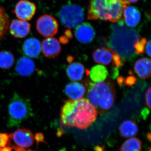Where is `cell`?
Returning a JSON list of instances; mask_svg holds the SVG:
<instances>
[{
    "label": "cell",
    "instance_id": "obj_1",
    "mask_svg": "<svg viewBox=\"0 0 151 151\" xmlns=\"http://www.w3.org/2000/svg\"><path fill=\"white\" fill-rule=\"evenodd\" d=\"M116 23L112 27L110 46L122 58L132 57L136 53L135 43L140 39L139 34L126 25L123 19Z\"/></svg>",
    "mask_w": 151,
    "mask_h": 151
},
{
    "label": "cell",
    "instance_id": "obj_2",
    "mask_svg": "<svg viewBox=\"0 0 151 151\" xmlns=\"http://www.w3.org/2000/svg\"><path fill=\"white\" fill-rule=\"evenodd\" d=\"M129 4L127 0H89L87 18L116 23L123 19L124 9Z\"/></svg>",
    "mask_w": 151,
    "mask_h": 151
},
{
    "label": "cell",
    "instance_id": "obj_3",
    "mask_svg": "<svg viewBox=\"0 0 151 151\" xmlns=\"http://www.w3.org/2000/svg\"><path fill=\"white\" fill-rule=\"evenodd\" d=\"M116 98L113 84L108 81L91 83L87 100L100 113H104L113 106Z\"/></svg>",
    "mask_w": 151,
    "mask_h": 151
},
{
    "label": "cell",
    "instance_id": "obj_4",
    "mask_svg": "<svg viewBox=\"0 0 151 151\" xmlns=\"http://www.w3.org/2000/svg\"><path fill=\"white\" fill-rule=\"evenodd\" d=\"M9 128L19 127L22 123L33 115L30 101L17 93H14L8 106Z\"/></svg>",
    "mask_w": 151,
    "mask_h": 151
},
{
    "label": "cell",
    "instance_id": "obj_5",
    "mask_svg": "<svg viewBox=\"0 0 151 151\" xmlns=\"http://www.w3.org/2000/svg\"><path fill=\"white\" fill-rule=\"evenodd\" d=\"M97 110L87 99L82 98L74 102V127L85 129L96 120Z\"/></svg>",
    "mask_w": 151,
    "mask_h": 151
},
{
    "label": "cell",
    "instance_id": "obj_6",
    "mask_svg": "<svg viewBox=\"0 0 151 151\" xmlns=\"http://www.w3.org/2000/svg\"><path fill=\"white\" fill-rule=\"evenodd\" d=\"M83 9L78 5L68 4L60 10L59 18L65 27L73 28L81 24L84 19Z\"/></svg>",
    "mask_w": 151,
    "mask_h": 151
},
{
    "label": "cell",
    "instance_id": "obj_7",
    "mask_svg": "<svg viewBox=\"0 0 151 151\" xmlns=\"http://www.w3.org/2000/svg\"><path fill=\"white\" fill-rule=\"evenodd\" d=\"M36 27L40 34L47 38L52 37L57 33L59 24L56 19L53 17L44 14L38 19Z\"/></svg>",
    "mask_w": 151,
    "mask_h": 151
},
{
    "label": "cell",
    "instance_id": "obj_8",
    "mask_svg": "<svg viewBox=\"0 0 151 151\" xmlns=\"http://www.w3.org/2000/svg\"><path fill=\"white\" fill-rule=\"evenodd\" d=\"M36 9L34 3L28 0H20L17 3L13 13L19 19L27 21L32 18Z\"/></svg>",
    "mask_w": 151,
    "mask_h": 151
},
{
    "label": "cell",
    "instance_id": "obj_9",
    "mask_svg": "<svg viewBox=\"0 0 151 151\" xmlns=\"http://www.w3.org/2000/svg\"><path fill=\"white\" fill-rule=\"evenodd\" d=\"M10 139L12 140L16 146L27 148L31 147L34 142V137L32 132L26 129H19L9 134Z\"/></svg>",
    "mask_w": 151,
    "mask_h": 151
},
{
    "label": "cell",
    "instance_id": "obj_10",
    "mask_svg": "<svg viewBox=\"0 0 151 151\" xmlns=\"http://www.w3.org/2000/svg\"><path fill=\"white\" fill-rule=\"evenodd\" d=\"M41 50L45 57L53 58L59 55L61 48L59 41L55 38H46L42 42Z\"/></svg>",
    "mask_w": 151,
    "mask_h": 151
},
{
    "label": "cell",
    "instance_id": "obj_11",
    "mask_svg": "<svg viewBox=\"0 0 151 151\" xmlns=\"http://www.w3.org/2000/svg\"><path fill=\"white\" fill-rule=\"evenodd\" d=\"M76 37L82 43H90L95 37V32L89 23L85 22L79 24L75 30Z\"/></svg>",
    "mask_w": 151,
    "mask_h": 151
},
{
    "label": "cell",
    "instance_id": "obj_12",
    "mask_svg": "<svg viewBox=\"0 0 151 151\" xmlns=\"http://www.w3.org/2000/svg\"><path fill=\"white\" fill-rule=\"evenodd\" d=\"M31 25L29 23L22 20H13L9 26L11 34L17 38H23L29 34Z\"/></svg>",
    "mask_w": 151,
    "mask_h": 151
},
{
    "label": "cell",
    "instance_id": "obj_13",
    "mask_svg": "<svg viewBox=\"0 0 151 151\" xmlns=\"http://www.w3.org/2000/svg\"><path fill=\"white\" fill-rule=\"evenodd\" d=\"M75 101L69 100L65 101L60 111V121L63 127L66 128L74 127V114Z\"/></svg>",
    "mask_w": 151,
    "mask_h": 151
},
{
    "label": "cell",
    "instance_id": "obj_14",
    "mask_svg": "<svg viewBox=\"0 0 151 151\" xmlns=\"http://www.w3.org/2000/svg\"><path fill=\"white\" fill-rule=\"evenodd\" d=\"M141 18V13L137 8L128 6L124 9L123 20L125 24L129 27H136L139 24Z\"/></svg>",
    "mask_w": 151,
    "mask_h": 151
},
{
    "label": "cell",
    "instance_id": "obj_15",
    "mask_svg": "<svg viewBox=\"0 0 151 151\" xmlns=\"http://www.w3.org/2000/svg\"><path fill=\"white\" fill-rule=\"evenodd\" d=\"M86 92L84 85L78 82L69 83L65 87V94L70 100L76 101L82 99Z\"/></svg>",
    "mask_w": 151,
    "mask_h": 151
},
{
    "label": "cell",
    "instance_id": "obj_16",
    "mask_svg": "<svg viewBox=\"0 0 151 151\" xmlns=\"http://www.w3.org/2000/svg\"><path fill=\"white\" fill-rule=\"evenodd\" d=\"M23 50L27 56L36 58L40 54L41 44L37 39L30 38L25 41L23 45Z\"/></svg>",
    "mask_w": 151,
    "mask_h": 151
},
{
    "label": "cell",
    "instance_id": "obj_17",
    "mask_svg": "<svg viewBox=\"0 0 151 151\" xmlns=\"http://www.w3.org/2000/svg\"><path fill=\"white\" fill-rule=\"evenodd\" d=\"M35 65L31 60L25 57L19 58L16 66V70L19 75L27 76L31 75L35 70Z\"/></svg>",
    "mask_w": 151,
    "mask_h": 151
},
{
    "label": "cell",
    "instance_id": "obj_18",
    "mask_svg": "<svg viewBox=\"0 0 151 151\" xmlns=\"http://www.w3.org/2000/svg\"><path fill=\"white\" fill-rule=\"evenodd\" d=\"M114 52L107 47L97 49L93 52V58L94 61L99 64L108 65L112 61Z\"/></svg>",
    "mask_w": 151,
    "mask_h": 151
},
{
    "label": "cell",
    "instance_id": "obj_19",
    "mask_svg": "<svg viewBox=\"0 0 151 151\" xmlns=\"http://www.w3.org/2000/svg\"><path fill=\"white\" fill-rule=\"evenodd\" d=\"M150 60L143 58L138 60L134 65V70L140 78L143 79L149 78L151 76Z\"/></svg>",
    "mask_w": 151,
    "mask_h": 151
},
{
    "label": "cell",
    "instance_id": "obj_20",
    "mask_svg": "<svg viewBox=\"0 0 151 151\" xmlns=\"http://www.w3.org/2000/svg\"><path fill=\"white\" fill-rule=\"evenodd\" d=\"M139 131L137 124L135 121L131 120L124 121L119 127L120 134L122 137H133Z\"/></svg>",
    "mask_w": 151,
    "mask_h": 151
},
{
    "label": "cell",
    "instance_id": "obj_21",
    "mask_svg": "<svg viewBox=\"0 0 151 151\" xmlns=\"http://www.w3.org/2000/svg\"><path fill=\"white\" fill-rule=\"evenodd\" d=\"M85 71L84 65L79 63L75 62L68 65L66 69L68 77L73 81H78L82 79Z\"/></svg>",
    "mask_w": 151,
    "mask_h": 151
},
{
    "label": "cell",
    "instance_id": "obj_22",
    "mask_svg": "<svg viewBox=\"0 0 151 151\" xmlns=\"http://www.w3.org/2000/svg\"><path fill=\"white\" fill-rule=\"evenodd\" d=\"M108 74V70L105 66L101 65H95L91 68L89 76L94 82H102L105 81Z\"/></svg>",
    "mask_w": 151,
    "mask_h": 151
},
{
    "label": "cell",
    "instance_id": "obj_23",
    "mask_svg": "<svg viewBox=\"0 0 151 151\" xmlns=\"http://www.w3.org/2000/svg\"><path fill=\"white\" fill-rule=\"evenodd\" d=\"M142 142L136 137L130 138L123 143L120 148V151H142Z\"/></svg>",
    "mask_w": 151,
    "mask_h": 151
},
{
    "label": "cell",
    "instance_id": "obj_24",
    "mask_svg": "<svg viewBox=\"0 0 151 151\" xmlns=\"http://www.w3.org/2000/svg\"><path fill=\"white\" fill-rule=\"evenodd\" d=\"M9 19L4 9L0 6V41L3 39L9 29Z\"/></svg>",
    "mask_w": 151,
    "mask_h": 151
},
{
    "label": "cell",
    "instance_id": "obj_25",
    "mask_svg": "<svg viewBox=\"0 0 151 151\" xmlns=\"http://www.w3.org/2000/svg\"><path fill=\"white\" fill-rule=\"evenodd\" d=\"M14 58L11 52H0V67L4 69H8L13 65Z\"/></svg>",
    "mask_w": 151,
    "mask_h": 151
},
{
    "label": "cell",
    "instance_id": "obj_26",
    "mask_svg": "<svg viewBox=\"0 0 151 151\" xmlns=\"http://www.w3.org/2000/svg\"><path fill=\"white\" fill-rule=\"evenodd\" d=\"M147 42L145 38H142L135 43L134 48L136 54L145 53V47Z\"/></svg>",
    "mask_w": 151,
    "mask_h": 151
},
{
    "label": "cell",
    "instance_id": "obj_27",
    "mask_svg": "<svg viewBox=\"0 0 151 151\" xmlns=\"http://www.w3.org/2000/svg\"><path fill=\"white\" fill-rule=\"evenodd\" d=\"M9 134L7 133H0V149L9 145Z\"/></svg>",
    "mask_w": 151,
    "mask_h": 151
},
{
    "label": "cell",
    "instance_id": "obj_28",
    "mask_svg": "<svg viewBox=\"0 0 151 151\" xmlns=\"http://www.w3.org/2000/svg\"><path fill=\"white\" fill-rule=\"evenodd\" d=\"M112 61H113V66L114 67L119 68V67H121L123 64L121 57L115 52L113 53Z\"/></svg>",
    "mask_w": 151,
    "mask_h": 151
},
{
    "label": "cell",
    "instance_id": "obj_29",
    "mask_svg": "<svg viewBox=\"0 0 151 151\" xmlns=\"http://www.w3.org/2000/svg\"><path fill=\"white\" fill-rule=\"evenodd\" d=\"M136 81L137 79L136 78L133 76H130L127 77L126 79H125L124 84L128 86H132L136 83Z\"/></svg>",
    "mask_w": 151,
    "mask_h": 151
},
{
    "label": "cell",
    "instance_id": "obj_30",
    "mask_svg": "<svg viewBox=\"0 0 151 151\" xmlns=\"http://www.w3.org/2000/svg\"><path fill=\"white\" fill-rule=\"evenodd\" d=\"M151 87H149L146 93V105L147 108L150 110L151 108Z\"/></svg>",
    "mask_w": 151,
    "mask_h": 151
},
{
    "label": "cell",
    "instance_id": "obj_31",
    "mask_svg": "<svg viewBox=\"0 0 151 151\" xmlns=\"http://www.w3.org/2000/svg\"><path fill=\"white\" fill-rule=\"evenodd\" d=\"M35 139L38 143L39 142H44V137L43 135L41 133H38L35 135Z\"/></svg>",
    "mask_w": 151,
    "mask_h": 151
},
{
    "label": "cell",
    "instance_id": "obj_32",
    "mask_svg": "<svg viewBox=\"0 0 151 151\" xmlns=\"http://www.w3.org/2000/svg\"><path fill=\"white\" fill-rule=\"evenodd\" d=\"M151 40H150L146 45V51L147 54L150 57H151Z\"/></svg>",
    "mask_w": 151,
    "mask_h": 151
},
{
    "label": "cell",
    "instance_id": "obj_33",
    "mask_svg": "<svg viewBox=\"0 0 151 151\" xmlns=\"http://www.w3.org/2000/svg\"><path fill=\"white\" fill-rule=\"evenodd\" d=\"M124 81H125V78L123 76H119L117 78V82L120 86H122V85L124 84Z\"/></svg>",
    "mask_w": 151,
    "mask_h": 151
},
{
    "label": "cell",
    "instance_id": "obj_34",
    "mask_svg": "<svg viewBox=\"0 0 151 151\" xmlns=\"http://www.w3.org/2000/svg\"><path fill=\"white\" fill-rule=\"evenodd\" d=\"M12 147L15 151H32L30 150H26L24 148L19 147L14 145H13Z\"/></svg>",
    "mask_w": 151,
    "mask_h": 151
},
{
    "label": "cell",
    "instance_id": "obj_35",
    "mask_svg": "<svg viewBox=\"0 0 151 151\" xmlns=\"http://www.w3.org/2000/svg\"><path fill=\"white\" fill-rule=\"evenodd\" d=\"M0 151H12V148L9 147H5L0 149Z\"/></svg>",
    "mask_w": 151,
    "mask_h": 151
},
{
    "label": "cell",
    "instance_id": "obj_36",
    "mask_svg": "<svg viewBox=\"0 0 151 151\" xmlns=\"http://www.w3.org/2000/svg\"><path fill=\"white\" fill-rule=\"evenodd\" d=\"M94 151H104V149L100 146H97L94 147Z\"/></svg>",
    "mask_w": 151,
    "mask_h": 151
},
{
    "label": "cell",
    "instance_id": "obj_37",
    "mask_svg": "<svg viewBox=\"0 0 151 151\" xmlns=\"http://www.w3.org/2000/svg\"><path fill=\"white\" fill-rule=\"evenodd\" d=\"M65 35L67 37L69 38H71L73 37L72 36V34H71V32L69 31H67L65 33Z\"/></svg>",
    "mask_w": 151,
    "mask_h": 151
},
{
    "label": "cell",
    "instance_id": "obj_38",
    "mask_svg": "<svg viewBox=\"0 0 151 151\" xmlns=\"http://www.w3.org/2000/svg\"><path fill=\"white\" fill-rule=\"evenodd\" d=\"M60 41L63 43H67L68 40L67 38H65V37H61V39L60 38Z\"/></svg>",
    "mask_w": 151,
    "mask_h": 151
},
{
    "label": "cell",
    "instance_id": "obj_39",
    "mask_svg": "<svg viewBox=\"0 0 151 151\" xmlns=\"http://www.w3.org/2000/svg\"><path fill=\"white\" fill-rule=\"evenodd\" d=\"M73 59L74 58L73 56H71V55H68L67 57V61L70 63L73 61Z\"/></svg>",
    "mask_w": 151,
    "mask_h": 151
},
{
    "label": "cell",
    "instance_id": "obj_40",
    "mask_svg": "<svg viewBox=\"0 0 151 151\" xmlns=\"http://www.w3.org/2000/svg\"><path fill=\"white\" fill-rule=\"evenodd\" d=\"M129 3H135L137 2L139 0H127Z\"/></svg>",
    "mask_w": 151,
    "mask_h": 151
},
{
    "label": "cell",
    "instance_id": "obj_41",
    "mask_svg": "<svg viewBox=\"0 0 151 151\" xmlns=\"http://www.w3.org/2000/svg\"><path fill=\"white\" fill-rule=\"evenodd\" d=\"M147 137L148 139H149V141H150L151 140V134L150 133H148L147 135Z\"/></svg>",
    "mask_w": 151,
    "mask_h": 151
},
{
    "label": "cell",
    "instance_id": "obj_42",
    "mask_svg": "<svg viewBox=\"0 0 151 151\" xmlns=\"http://www.w3.org/2000/svg\"><path fill=\"white\" fill-rule=\"evenodd\" d=\"M59 151H66L65 150V149H63L62 150H60Z\"/></svg>",
    "mask_w": 151,
    "mask_h": 151
},
{
    "label": "cell",
    "instance_id": "obj_43",
    "mask_svg": "<svg viewBox=\"0 0 151 151\" xmlns=\"http://www.w3.org/2000/svg\"><path fill=\"white\" fill-rule=\"evenodd\" d=\"M149 151H151V149H150V148L149 149Z\"/></svg>",
    "mask_w": 151,
    "mask_h": 151
}]
</instances>
